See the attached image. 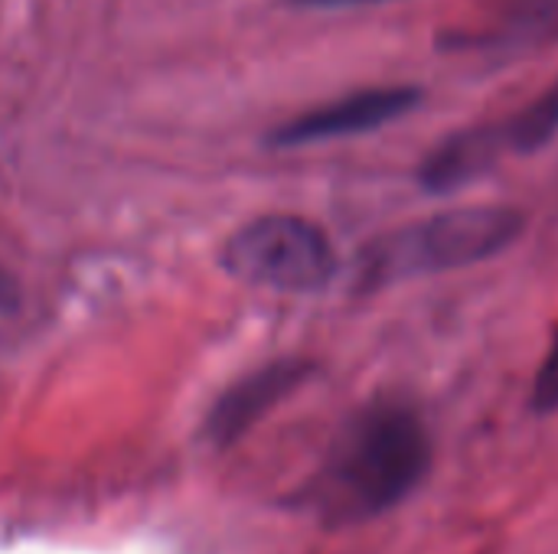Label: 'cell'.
I'll return each instance as SVG.
<instances>
[{
  "mask_svg": "<svg viewBox=\"0 0 558 554\" xmlns=\"http://www.w3.org/2000/svg\"><path fill=\"white\" fill-rule=\"evenodd\" d=\"M432 467L425 418L399 398H379L347 421L307 503L324 522L356 526L405 503Z\"/></svg>",
  "mask_w": 558,
  "mask_h": 554,
  "instance_id": "obj_1",
  "label": "cell"
},
{
  "mask_svg": "<svg viewBox=\"0 0 558 554\" xmlns=\"http://www.w3.org/2000/svg\"><path fill=\"white\" fill-rule=\"evenodd\" d=\"M523 229L526 216L513 206H464L409 222L363 248L360 291H379L490 261L507 251Z\"/></svg>",
  "mask_w": 558,
  "mask_h": 554,
  "instance_id": "obj_2",
  "label": "cell"
},
{
  "mask_svg": "<svg viewBox=\"0 0 558 554\" xmlns=\"http://www.w3.org/2000/svg\"><path fill=\"white\" fill-rule=\"evenodd\" d=\"M337 251L330 238L307 219L265 216L232 235L226 268L255 287L307 294L320 291L337 274Z\"/></svg>",
  "mask_w": 558,
  "mask_h": 554,
  "instance_id": "obj_3",
  "label": "cell"
},
{
  "mask_svg": "<svg viewBox=\"0 0 558 554\" xmlns=\"http://www.w3.org/2000/svg\"><path fill=\"white\" fill-rule=\"evenodd\" d=\"M418 104H422V91L412 85L363 88V91H353L347 98H337L330 104H320V108L304 111L294 121L281 124L271 134V144L275 147H304V144L333 140V137L366 134V131L399 121L402 114L415 111Z\"/></svg>",
  "mask_w": 558,
  "mask_h": 554,
  "instance_id": "obj_4",
  "label": "cell"
},
{
  "mask_svg": "<svg viewBox=\"0 0 558 554\" xmlns=\"http://www.w3.org/2000/svg\"><path fill=\"white\" fill-rule=\"evenodd\" d=\"M307 376H311V366L301 359H281L252 372L248 379L232 385L219 398V405L209 411V421H206L209 438L216 444H232L255 421H262L278 402H284L298 385H304Z\"/></svg>",
  "mask_w": 558,
  "mask_h": 554,
  "instance_id": "obj_5",
  "label": "cell"
},
{
  "mask_svg": "<svg viewBox=\"0 0 558 554\" xmlns=\"http://www.w3.org/2000/svg\"><path fill=\"white\" fill-rule=\"evenodd\" d=\"M504 144L497 134V124H474L464 131H454L445 137L418 167V183L428 193H451L487 173L500 157Z\"/></svg>",
  "mask_w": 558,
  "mask_h": 554,
  "instance_id": "obj_6",
  "label": "cell"
},
{
  "mask_svg": "<svg viewBox=\"0 0 558 554\" xmlns=\"http://www.w3.org/2000/svg\"><path fill=\"white\" fill-rule=\"evenodd\" d=\"M507 153H536L558 134V78L520 114L497 124Z\"/></svg>",
  "mask_w": 558,
  "mask_h": 554,
  "instance_id": "obj_7",
  "label": "cell"
},
{
  "mask_svg": "<svg viewBox=\"0 0 558 554\" xmlns=\"http://www.w3.org/2000/svg\"><path fill=\"white\" fill-rule=\"evenodd\" d=\"M530 408L536 415H556L558 411V333L536 372V382H533V392H530Z\"/></svg>",
  "mask_w": 558,
  "mask_h": 554,
  "instance_id": "obj_8",
  "label": "cell"
},
{
  "mask_svg": "<svg viewBox=\"0 0 558 554\" xmlns=\"http://www.w3.org/2000/svg\"><path fill=\"white\" fill-rule=\"evenodd\" d=\"M16 300V287H13V281L0 271V307H10Z\"/></svg>",
  "mask_w": 558,
  "mask_h": 554,
  "instance_id": "obj_9",
  "label": "cell"
},
{
  "mask_svg": "<svg viewBox=\"0 0 558 554\" xmlns=\"http://www.w3.org/2000/svg\"><path fill=\"white\" fill-rule=\"evenodd\" d=\"M301 7H350V3H376V0H291Z\"/></svg>",
  "mask_w": 558,
  "mask_h": 554,
  "instance_id": "obj_10",
  "label": "cell"
}]
</instances>
